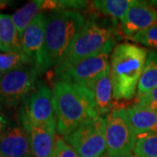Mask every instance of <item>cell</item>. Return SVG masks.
Wrapping results in <instances>:
<instances>
[{
  "label": "cell",
  "mask_w": 157,
  "mask_h": 157,
  "mask_svg": "<svg viewBox=\"0 0 157 157\" xmlns=\"http://www.w3.org/2000/svg\"><path fill=\"white\" fill-rule=\"evenodd\" d=\"M52 91L57 130L64 138L90 119L98 116L94 94L87 86L56 80Z\"/></svg>",
  "instance_id": "cell-1"
},
{
  "label": "cell",
  "mask_w": 157,
  "mask_h": 157,
  "mask_svg": "<svg viewBox=\"0 0 157 157\" xmlns=\"http://www.w3.org/2000/svg\"><path fill=\"white\" fill-rule=\"evenodd\" d=\"M116 41V31L112 25L88 17L71 45L53 69L57 77L76 63L104 52H113Z\"/></svg>",
  "instance_id": "cell-2"
},
{
  "label": "cell",
  "mask_w": 157,
  "mask_h": 157,
  "mask_svg": "<svg viewBox=\"0 0 157 157\" xmlns=\"http://www.w3.org/2000/svg\"><path fill=\"white\" fill-rule=\"evenodd\" d=\"M147 53L146 48L127 42L114 46L110 56V74L114 100L129 101L135 97Z\"/></svg>",
  "instance_id": "cell-3"
},
{
  "label": "cell",
  "mask_w": 157,
  "mask_h": 157,
  "mask_svg": "<svg viewBox=\"0 0 157 157\" xmlns=\"http://www.w3.org/2000/svg\"><path fill=\"white\" fill-rule=\"evenodd\" d=\"M86 21L79 11H52L46 15L42 72L56 66Z\"/></svg>",
  "instance_id": "cell-4"
},
{
  "label": "cell",
  "mask_w": 157,
  "mask_h": 157,
  "mask_svg": "<svg viewBox=\"0 0 157 157\" xmlns=\"http://www.w3.org/2000/svg\"><path fill=\"white\" fill-rule=\"evenodd\" d=\"M39 69L25 65L4 74L0 81V105L16 108L23 104L37 87Z\"/></svg>",
  "instance_id": "cell-5"
},
{
  "label": "cell",
  "mask_w": 157,
  "mask_h": 157,
  "mask_svg": "<svg viewBox=\"0 0 157 157\" xmlns=\"http://www.w3.org/2000/svg\"><path fill=\"white\" fill-rule=\"evenodd\" d=\"M137 135L123 107L113 108L106 116L107 157H125L135 150Z\"/></svg>",
  "instance_id": "cell-6"
},
{
  "label": "cell",
  "mask_w": 157,
  "mask_h": 157,
  "mask_svg": "<svg viewBox=\"0 0 157 157\" xmlns=\"http://www.w3.org/2000/svg\"><path fill=\"white\" fill-rule=\"evenodd\" d=\"M65 140L80 157H103L107 154L106 117L90 119Z\"/></svg>",
  "instance_id": "cell-7"
},
{
  "label": "cell",
  "mask_w": 157,
  "mask_h": 157,
  "mask_svg": "<svg viewBox=\"0 0 157 157\" xmlns=\"http://www.w3.org/2000/svg\"><path fill=\"white\" fill-rule=\"evenodd\" d=\"M19 121L23 125L57 126L52 91L47 85L39 83L21 106Z\"/></svg>",
  "instance_id": "cell-8"
},
{
  "label": "cell",
  "mask_w": 157,
  "mask_h": 157,
  "mask_svg": "<svg viewBox=\"0 0 157 157\" xmlns=\"http://www.w3.org/2000/svg\"><path fill=\"white\" fill-rule=\"evenodd\" d=\"M109 55L110 52H104L85 59L65 70L56 78L59 81L89 86L110 68Z\"/></svg>",
  "instance_id": "cell-9"
},
{
  "label": "cell",
  "mask_w": 157,
  "mask_h": 157,
  "mask_svg": "<svg viewBox=\"0 0 157 157\" xmlns=\"http://www.w3.org/2000/svg\"><path fill=\"white\" fill-rule=\"evenodd\" d=\"M157 22L155 3L133 0L128 12L121 20V29L125 37L132 39Z\"/></svg>",
  "instance_id": "cell-10"
},
{
  "label": "cell",
  "mask_w": 157,
  "mask_h": 157,
  "mask_svg": "<svg viewBox=\"0 0 157 157\" xmlns=\"http://www.w3.org/2000/svg\"><path fill=\"white\" fill-rule=\"evenodd\" d=\"M46 15L40 13L25 29L21 39L23 53L31 64L42 73L43 53L45 45Z\"/></svg>",
  "instance_id": "cell-11"
},
{
  "label": "cell",
  "mask_w": 157,
  "mask_h": 157,
  "mask_svg": "<svg viewBox=\"0 0 157 157\" xmlns=\"http://www.w3.org/2000/svg\"><path fill=\"white\" fill-rule=\"evenodd\" d=\"M0 157H34L28 132L22 124H10L0 137Z\"/></svg>",
  "instance_id": "cell-12"
},
{
  "label": "cell",
  "mask_w": 157,
  "mask_h": 157,
  "mask_svg": "<svg viewBox=\"0 0 157 157\" xmlns=\"http://www.w3.org/2000/svg\"><path fill=\"white\" fill-rule=\"evenodd\" d=\"M23 125V124H22ZM28 132L34 157H49L57 140V126L23 125Z\"/></svg>",
  "instance_id": "cell-13"
},
{
  "label": "cell",
  "mask_w": 157,
  "mask_h": 157,
  "mask_svg": "<svg viewBox=\"0 0 157 157\" xmlns=\"http://www.w3.org/2000/svg\"><path fill=\"white\" fill-rule=\"evenodd\" d=\"M94 94V108L98 116L107 115L113 107V92L110 68L101 77L87 86Z\"/></svg>",
  "instance_id": "cell-14"
},
{
  "label": "cell",
  "mask_w": 157,
  "mask_h": 157,
  "mask_svg": "<svg viewBox=\"0 0 157 157\" xmlns=\"http://www.w3.org/2000/svg\"><path fill=\"white\" fill-rule=\"evenodd\" d=\"M127 116L138 136L157 134V113L148 108L134 104L126 108Z\"/></svg>",
  "instance_id": "cell-15"
},
{
  "label": "cell",
  "mask_w": 157,
  "mask_h": 157,
  "mask_svg": "<svg viewBox=\"0 0 157 157\" xmlns=\"http://www.w3.org/2000/svg\"><path fill=\"white\" fill-rule=\"evenodd\" d=\"M0 45L4 52H23L21 41L11 15L0 13Z\"/></svg>",
  "instance_id": "cell-16"
},
{
  "label": "cell",
  "mask_w": 157,
  "mask_h": 157,
  "mask_svg": "<svg viewBox=\"0 0 157 157\" xmlns=\"http://www.w3.org/2000/svg\"><path fill=\"white\" fill-rule=\"evenodd\" d=\"M157 88V51L148 52L145 67L140 76L137 96L138 98L145 95L152 90Z\"/></svg>",
  "instance_id": "cell-17"
},
{
  "label": "cell",
  "mask_w": 157,
  "mask_h": 157,
  "mask_svg": "<svg viewBox=\"0 0 157 157\" xmlns=\"http://www.w3.org/2000/svg\"><path fill=\"white\" fill-rule=\"evenodd\" d=\"M40 13H44L42 10V0H33L28 2L11 15L12 21L17 28L20 41L25 29Z\"/></svg>",
  "instance_id": "cell-18"
},
{
  "label": "cell",
  "mask_w": 157,
  "mask_h": 157,
  "mask_svg": "<svg viewBox=\"0 0 157 157\" xmlns=\"http://www.w3.org/2000/svg\"><path fill=\"white\" fill-rule=\"evenodd\" d=\"M132 3L133 0H100L94 1L92 6L96 11L106 17L121 20Z\"/></svg>",
  "instance_id": "cell-19"
},
{
  "label": "cell",
  "mask_w": 157,
  "mask_h": 157,
  "mask_svg": "<svg viewBox=\"0 0 157 157\" xmlns=\"http://www.w3.org/2000/svg\"><path fill=\"white\" fill-rule=\"evenodd\" d=\"M134 152L139 157H157V134L138 136Z\"/></svg>",
  "instance_id": "cell-20"
},
{
  "label": "cell",
  "mask_w": 157,
  "mask_h": 157,
  "mask_svg": "<svg viewBox=\"0 0 157 157\" xmlns=\"http://www.w3.org/2000/svg\"><path fill=\"white\" fill-rule=\"evenodd\" d=\"M25 65L33 66L23 52H0V70L4 73Z\"/></svg>",
  "instance_id": "cell-21"
},
{
  "label": "cell",
  "mask_w": 157,
  "mask_h": 157,
  "mask_svg": "<svg viewBox=\"0 0 157 157\" xmlns=\"http://www.w3.org/2000/svg\"><path fill=\"white\" fill-rule=\"evenodd\" d=\"M131 40L157 51V22L151 27L134 36Z\"/></svg>",
  "instance_id": "cell-22"
},
{
  "label": "cell",
  "mask_w": 157,
  "mask_h": 157,
  "mask_svg": "<svg viewBox=\"0 0 157 157\" xmlns=\"http://www.w3.org/2000/svg\"><path fill=\"white\" fill-rule=\"evenodd\" d=\"M49 157H80L67 141L62 137H57L54 149Z\"/></svg>",
  "instance_id": "cell-23"
},
{
  "label": "cell",
  "mask_w": 157,
  "mask_h": 157,
  "mask_svg": "<svg viewBox=\"0 0 157 157\" xmlns=\"http://www.w3.org/2000/svg\"><path fill=\"white\" fill-rule=\"evenodd\" d=\"M137 104L148 108L157 113V88L152 90L145 95L138 98Z\"/></svg>",
  "instance_id": "cell-24"
},
{
  "label": "cell",
  "mask_w": 157,
  "mask_h": 157,
  "mask_svg": "<svg viewBox=\"0 0 157 157\" xmlns=\"http://www.w3.org/2000/svg\"><path fill=\"white\" fill-rule=\"evenodd\" d=\"M10 124L11 123H10L9 118L6 115V112L4 110V107L0 105V137L4 134V132L9 127Z\"/></svg>",
  "instance_id": "cell-25"
},
{
  "label": "cell",
  "mask_w": 157,
  "mask_h": 157,
  "mask_svg": "<svg viewBox=\"0 0 157 157\" xmlns=\"http://www.w3.org/2000/svg\"><path fill=\"white\" fill-rule=\"evenodd\" d=\"M10 3H11V2L6 1V0H0V10H1V9H5V8H6L7 6H9Z\"/></svg>",
  "instance_id": "cell-26"
},
{
  "label": "cell",
  "mask_w": 157,
  "mask_h": 157,
  "mask_svg": "<svg viewBox=\"0 0 157 157\" xmlns=\"http://www.w3.org/2000/svg\"><path fill=\"white\" fill-rule=\"evenodd\" d=\"M4 74H5V73H3V72H2V71L0 70V81H1V79H2V78H3Z\"/></svg>",
  "instance_id": "cell-27"
},
{
  "label": "cell",
  "mask_w": 157,
  "mask_h": 157,
  "mask_svg": "<svg viewBox=\"0 0 157 157\" xmlns=\"http://www.w3.org/2000/svg\"><path fill=\"white\" fill-rule=\"evenodd\" d=\"M125 157H139L137 156V155H133V154H130V155H127V156Z\"/></svg>",
  "instance_id": "cell-28"
},
{
  "label": "cell",
  "mask_w": 157,
  "mask_h": 157,
  "mask_svg": "<svg viewBox=\"0 0 157 157\" xmlns=\"http://www.w3.org/2000/svg\"><path fill=\"white\" fill-rule=\"evenodd\" d=\"M0 51L2 52V48H1V45H0Z\"/></svg>",
  "instance_id": "cell-29"
}]
</instances>
